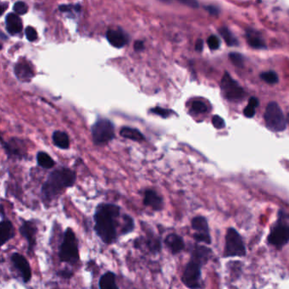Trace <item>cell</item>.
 I'll return each mask as SVG.
<instances>
[{
    "mask_svg": "<svg viewBox=\"0 0 289 289\" xmlns=\"http://www.w3.org/2000/svg\"><path fill=\"white\" fill-rule=\"evenodd\" d=\"M121 209L111 203H101L94 211V232L106 244H113L118 239L117 227Z\"/></svg>",
    "mask_w": 289,
    "mask_h": 289,
    "instance_id": "obj_1",
    "label": "cell"
},
{
    "mask_svg": "<svg viewBox=\"0 0 289 289\" xmlns=\"http://www.w3.org/2000/svg\"><path fill=\"white\" fill-rule=\"evenodd\" d=\"M76 180L75 172L68 168H60L48 175L41 189L42 199L50 203L66 188L72 187Z\"/></svg>",
    "mask_w": 289,
    "mask_h": 289,
    "instance_id": "obj_2",
    "label": "cell"
},
{
    "mask_svg": "<svg viewBox=\"0 0 289 289\" xmlns=\"http://www.w3.org/2000/svg\"><path fill=\"white\" fill-rule=\"evenodd\" d=\"M59 258L61 262L75 265L80 259L78 240L75 233L71 227L64 232L63 241L59 248Z\"/></svg>",
    "mask_w": 289,
    "mask_h": 289,
    "instance_id": "obj_3",
    "label": "cell"
},
{
    "mask_svg": "<svg viewBox=\"0 0 289 289\" xmlns=\"http://www.w3.org/2000/svg\"><path fill=\"white\" fill-rule=\"evenodd\" d=\"M206 262L199 256L192 254L189 262L184 269L181 282L188 289H196L200 287L201 266Z\"/></svg>",
    "mask_w": 289,
    "mask_h": 289,
    "instance_id": "obj_4",
    "label": "cell"
},
{
    "mask_svg": "<svg viewBox=\"0 0 289 289\" xmlns=\"http://www.w3.org/2000/svg\"><path fill=\"white\" fill-rule=\"evenodd\" d=\"M264 117L266 127L273 132H282L286 128L287 119L276 102H271L266 106Z\"/></svg>",
    "mask_w": 289,
    "mask_h": 289,
    "instance_id": "obj_5",
    "label": "cell"
},
{
    "mask_svg": "<svg viewBox=\"0 0 289 289\" xmlns=\"http://www.w3.org/2000/svg\"><path fill=\"white\" fill-rule=\"evenodd\" d=\"M92 135L95 144H106L114 138V125L107 119H100L92 127Z\"/></svg>",
    "mask_w": 289,
    "mask_h": 289,
    "instance_id": "obj_6",
    "label": "cell"
},
{
    "mask_svg": "<svg viewBox=\"0 0 289 289\" xmlns=\"http://www.w3.org/2000/svg\"><path fill=\"white\" fill-rule=\"evenodd\" d=\"M246 254V250L241 236L234 228H229L226 235V245L224 250L225 257H241Z\"/></svg>",
    "mask_w": 289,
    "mask_h": 289,
    "instance_id": "obj_7",
    "label": "cell"
},
{
    "mask_svg": "<svg viewBox=\"0 0 289 289\" xmlns=\"http://www.w3.org/2000/svg\"><path fill=\"white\" fill-rule=\"evenodd\" d=\"M220 88L224 97L230 101H239L245 97V93L241 86L231 77L228 73H225L220 81Z\"/></svg>",
    "mask_w": 289,
    "mask_h": 289,
    "instance_id": "obj_8",
    "label": "cell"
},
{
    "mask_svg": "<svg viewBox=\"0 0 289 289\" xmlns=\"http://www.w3.org/2000/svg\"><path fill=\"white\" fill-rule=\"evenodd\" d=\"M20 233L27 242V252L33 254L36 245V234L38 232L36 221L34 220H22L20 226Z\"/></svg>",
    "mask_w": 289,
    "mask_h": 289,
    "instance_id": "obj_9",
    "label": "cell"
},
{
    "mask_svg": "<svg viewBox=\"0 0 289 289\" xmlns=\"http://www.w3.org/2000/svg\"><path fill=\"white\" fill-rule=\"evenodd\" d=\"M269 244L281 248L289 242V225L280 222L275 226L268 237Z\"/></svg>",
    "mask_w": 289,
    "mask_h": 289,
    "instance_id": "obj_10",
    "label": "cell"
},
{
    "mask_svg": "<svg viewBox=\"0 0 289 289\" xmlns=\"http://www.w3.org/2000/svg\"><path fill=\"white\" fill-rule=\"evenodd\" d=\"M192 227L195 231L193 238L197 242L210 244L211 236L209 232L208 221L204 217H196L192 220Z\"/></svg>",
    "mask_w": 289,
    "mask_h": 289,
    "instance_id": "obj_11",
    "label": "cell"
},
{
    "mask_svg": "<svg viewBox=\"0 0 289 289\" xmlns=\"http://www.w3.org/2000/svg\"><path fill=\"white\" fill-rule=\"evenodd\" d=\"M10 260L16 271L21 275L23 283H29L32 279V270L28 260L19 253H13L10 257Z\"/></svg>",
    "mask_w": 289,
    "mask_h": 289,
    "instance_id": "obj_12",
    "label": "cell"
},
{
    "mask_svg": "<svg viewBox=\"0 0 289 289\" xmlns=\"http://www.w3.org/2000/svg\"><path fill=\"white\" fill-rule=\"evenodd\" d=\"M144 205L150 207L153 211H161L164 208V200L154 190L147 189L144 192Z\"/></svg>",
    "mask_w": 289,
    "mask_h": 289,
    "instance_id": "obj_13",
    "label": "cell"
},
{
    "mask_svg": "<svg viewBox=\"0 0 289 289\" xmlns=\"http://www.w3.org/2000/svg\"><path fill=\"white\" fill-rule=\"evenodd\" d=\"M15 227L11 220L9 219H3L0 222V240L1 245L3 246L8 242L10 241L12 238H15Z\"/></svg>",
    "mask_w": 289,
    "mask_h": 289,
    "instance_id": "obj_14",
    "label": "cell"
},
{
    "mask_svg": "<svg viewBox=\"0 0 289 289\" xmlns=\"http://www.w3.org/2000/svg\"><path fill=\"white\" fill-rule=\"evenodd\" d=\"M165 244L172 252V254L180 253L185 248L183 238L176 233H171L166 236V238H165Z\"/></svg>",
    "mask_w": 289,
    "mask_h": 289,
    "instance_id": "obj_15",
    "label": "cell"
},
{
    "mask_svg": "<svg viewBox=\"0 0 289 289\" xmlns=\"http://www.w3.org/2000/svg\"><path fill=\"white\" fill-rule=\"evenodd\" d=\"M106 38L115 48H122L128 41L127 35L121 30H108L106 33Z\"/></svg>",
    "mask_w": 289,
    "mask_h": 289,
    "instance_id": "obj_16",
    "label": "cell"
},
{
    "mask_svg": "<svg viewBox=\"0 0 289 289\" xmlns=\"http://www.w3.org/2000/svg\"><path fill=\"white\" fill-rule=\"evenodd\" d=\"M143 241L144 242L146 247L148 249V251L153 254H157L160 253L162 250V242L159 237H157L154 232L148 233L146 238L142 237Z\"/></svg>",
    "mask_w": 289,
    "mask_h": 289,
    "instance_id": "obj_17",
    "label": "cell"
},
{
    "mask_svg": "<svg viewBox=\"0 0 289 289\" xmlns=\"http://www.w3.org/2000/svg\"><path fill=\"white\" fill-rule=\"evenodd\" d=\"M22 21L18 15L9 13L6 17V29L10 35H16L22 30Z\"/></svg>",
    "mask_w": 289,
    "mask_h": 289,
    "instance_id": "obj_18",
    "label": "cell"
},
{
    "mask_svg": "<svg viewBox=\"0 0 289 289\" xmlns=\"http://www.w3.org/2000/svg\"><path fill=\"white\" fill-rule=\"evenodd\" d=\"M15 73L17 78L22 81H29L34 77V72L26 61H20L15 67Z\"/></svg>",
    "mask_w": 289,
    "mask_h": 289,
    "instance_id": "obj_19",
    "label": "cell"
},
{
    "mask_svg": "<svg viewBox=\"0 0 289 289\" xmlns=\"http://www.w3.org/2000/svg\"><path fill=\"white\" fill-rule=\"evenodd\" d=\"M100 289H120L116 283V275L113 271H106L99 281Z\"/></svg>",
    "mask_w": 289,
    "mask_h": 289,
    "instance_id": "obj_20",
    "label": "cell"
},
{
    "mask_svg": "<svg viewBox=\"0 0 289 289\" xmlns=\"http://www.w3.org/2000/svg\"><path fill=\"white\" fill-rule=\"evenodd\" d=\"M53 142L54 145L57 146L58 148L62 149H67L70 147L69 137L67 133L61 131H56L53 134Z\"/></svg>",
    "mask_w": 289,
    "mask_h": 289,
    "instance_id": "obj_21",
    "label": "cell"
},
{
    "mask_svg": "<svg viewBox=\"0 0 289 289\" xmlns=\"http://www.w3.org/2000/svg\"><path fill=\"white\" fill-rule=\"evenodd\" d=\"M120 134L125 139H131L133 141L141 142L144 140V137L139 132V130L132 128V127H122L120 131Z\"/></svg>",
    "mask_w": 289,
    "mask_h": 289,
    "instance_id": "obj_22",
    "label": "cell"
},
{
    "mask_svg": "<svg viewBox=\"0 0 289 289\" xmlns=\"http://www.w3.org/2000/svg\"><path fill=\"white\" fill-rule=\"evenodd\" d=\"M247 39L249 44L253 48H266L265 42L259 36V34H256L254 31H248Z\"/></svg>",
    "mask_w": 289,
    "mask_h": 289,
    "instance_id": "obj_23",
    "label": "cell"
},
{
    "mask_svg": "<svg viewBox=\"0 0 289 289\" xmlns=\"http://www.w3.org/2000/svg\"><path fill=\"white\" fill-rule=\"evenodd\" d=\"M122 226H121V235H127L133 232L135 229V220L133 217L127 214L122 215Z\"/></svg>",
    "mask_w": 289,
    "mask_h": 289,
    "instance_id": "obj_24",
    "label": "cell"
},
{
    "mask_svg": "<svg viewBox=\"0 0 289 289\" xmlns=\"http://www.w3.org/2000/svg\"><path fill=\"white\" fill-rule=\"evenodd\" d=\"M36 161H37L38 166L44 169L53 168L54 164H55L51 157L49 156L48 154L44 153V152H39L37 154Z\"/></svg>",
    "mask_w": 289,
    "mask_h": 289,
    "instance_id": "obj_25",
    "label": "cell"
},
{
    "mask_svg": "<svg viewBox=\"0 0 289 289\" xmlns=\"http://www.w3.org/2000/svg\"><path fill=\"white\" fill-rule=\"evenodd\" d=\"M219 32H220V35L222 36L223 39L226 41L227 45H238V39L236 38L235 36H234V35H233V34H232L227 28H226V27H222V28H220Z\"/></svg>",
    "mask_w": 289,
    "mask_h": 289,
    "instance_id": "obj_26",
    "label": "cell"
},
{
    "mask_svg": "<svg viewBox=\"0 0 289 289\" xmlns=\"http://www.w3.org/2000/svg\"><path fill=\"white\" fill-rule=\"evenodd\" d=\"M260 77L267 82L268 84H276L278 82V76L277 74L274 72H263L260 74Z\"/></svg>",
    "mask_w": 289,
    "mask_h": 289,
    "instance_id": "obj_27",
    "label": "cell"
},
{
    "mask_svg": "<svg viewBox=\"0 0 289 289\" xmlns=\"http://www.w3.org/2000/svg\"><path fill=\"white\" fill-rule=\"evenodd\" d=\"M192 109L197 114H203L207 111V106L201 101H194L192 105Z\"/></svg>",
    "mask_w": 289,
    "mask_h": 289,
    "instance_id": "obj_28",
    "label": "cell"
},
{
    "mask_svg": "<svg viewBox=\"0 0 289 289\" xmlns=\"http://www.w3.org/2000/svg\"><path fill=\"white\" fill-rule=\"evenodd\" d=\"M230 60L232 61V63L235 65L236 67H242L244 65V57L241 54L238 53H231L229 55Z\"/></svg>",
    "mask_w": 289,
    "mask_h": 289,
    "instance_id": "obj_29",
    "label": "cell"
},
{
    "mask_svg": "<svg viewBox=\"0 0 289 289\" xmlns=\"http://www.w3.org/2000/svg\"><path fill=\"white\" fill-rule=\"evenodd\" d=\"M14 10L18 15H25L28 11V6L24 2H16L14 5Z\"/></svg>",
    "mask_w": 289,
    "mask_h": 289,
    "instance_id": "obj_30",
    "label": "cell"
},
{
    "mask_svg": "<svg viewBox=\"0 0 289 289\" xmlns=\"http://www.w3.org/2000/svg\"><path fill=\"white\" fill-rule=\"evenodd\" d=\"M207 42H208L209 48L212 49V50L218 49L220 47V39L217 36H214V35H212V36L209 37Z\"/></svg>",
    "mask_w": 289,
    "mask_h": 289,
    "instance_id": "obj_31",
    "label": "cell"
},
{
    "mask_svg": "<svg viewBox=\"0 0 289 289\" xmlns=\"http://www.w3.org/2000/svg\"><path fill=\"white\" fill-rule=\"evenodd\" d=\"M150 112L154 113V114H159V115L164 118L168 117L169 115L172 113V110H169L167 108H160V107L152 108Z\"/></svg>",
    "mask_w": 289,
    "mask_h": 289,
    "instance_id": "obj_32",
    "label": "cell"
},
{
    "mask_svg": "<svg viewBox=\"0 0 289 289\" xmlns=\"http://www.w3.org/2000/svg\"><path fill=\"white\" fill-rule=\"evenodd\" d=\"M26 35H27V39L29 40L30 42H34L37 39V34L34 27H27L26 29Z\"/></svg>",
    "mask_w": 289,
    "mask_h": 289,
    "instance_id": "obj_33",
    "label": "cell"
},
{
    "mask_svg": "<svg viewBox=\"0 0 289 289\" xmlns=\"http://www.w3.org/2000/svg\"><path fill=\"white\" fill-rule=\"evenodd\" d=\"M56 275H57L58 277H61L63 279H67H67H71L72 277H73L74 272L72 270H70V269L66 268L58 271Z\"/></svg>",
    "mask_w": 289,
    "mask_h": 289,
    "instance_id": "obj_34",
    "label": "cell"
},
{
    "mask_svg": "<svg viewBox=\"0 0 289 289\" xmlns=\"http://www.w3.org/2000/svg\"><path fill=\"white\" fill-rule=\"evenodd\" d=\"M212 124L217 129H221L226 126L225 121L219 115H215L214 117L212 118Z\"/></svg>",
    "mask_w": 289,
    "mask_h": 289,
    "instance_id": "obj_35",
    "label": "cell"
},
{
    "mask_svg": "<svg viewBox=\"0 0 289 289\" xmlns=\"http://www.w3.org/2000/svg\"><path fill=\"white\" fill-rule=\"evenodd\" d=\"M244 114L246 117H253V115L255 114V109H254V108H253V107H251V106H246L245 108H244Z\"/></svg>",
    "mask_w": 289,
    "mask_h": 289,
    "instance_id": "obj_36",
    "label": "cell"
},
{
    "mask_svg": "<svg viewBox=\"0 0 289 289\" xmlns=\"http://www.w3.org/2000/svg\"><path fill=\"white\" fill-rule=\"evenodd\" d=\"M60 9L63 12H72V9H80L79 5H73V4H68V5H61Z\"/></svg>",
    "mask_w": 289,
    "mask_h": 289,
    "instance_id": "obj_37",
    "label": "cell"
},
{
    "mask_svg": "<svg viewBox=\"0 0 289 289\" xmlns=\"http://www.w3.org/2000/svg\"><path fill=\"white\" fill-rule=\"evenodd\" d=\"M144 42H142V41H137V42L134 43V49H135V51H142V50H144Z\"/></svg>",
    "mask_w": 289,
    "mask_h": 289,
    "instance_id": "obj_38",
    "label": "cell"
},
{
    "mask_svg": "<svg viewBox=\"0 0 289 289\" xmlns=\"http://www.w3.org/2000/svg\"><path fill=\"white\" fill-rule=\"evenodd\" d=\"M249 106L255 108L257 106H259V100H258V99L254 98V97H252L250 101H249Z\"/></svg>",
    "mask_w": 289,
    "mask_h": 289,
    "instance_id": "obj_39",
    "label": "cell"
},
{
    "mask_svg": "<svg viewBox=\"0 0 289 289\" xmlns=\"http://www.w3.org/2000/svg\"><path fill=\"white\" fill-rule=\"evenodd\" d=\"M203 48H204V42H203V41H202L201 39L198 40L197 42H196V50L199 52L202 51V50H203Z\"/></svg>",
    "mask_w": 289,
    "mask_h": 289,
    "instance_id": "obj_40",
    "label": "cell"
},
{
    "mask_svg": "<svg viewBox=\"0 0 289 289\" xmlns=\"http://www.w3.org/2000/svg\"><path fill=\"white\" fill-rule=\"evenodd\" d=\"M211 7V8H210V6H209L208 10H210V12H211V14L217 15V13H218V9H217V8H215V7Z\"/></svg>",
    "mask_w": 289,
    "mask_h": 289,
    "instance_id": "obj_41",
    "label": "cell"
},
{
    "mask_svg": "<svg viewBox=\"0 0 289 289\" xmlns=\"http://www.w3.org/2000/svg\"><path fill=\"white\" fill-rule=\"evenodd\" d=\"M287 123H289V114H288V117H287Z\"/></svg>",
    "mask_w": 289,
    "mask_h": 289,
    "instance_id": "obj_42",
    "label": "cell"
}]
</instances>
